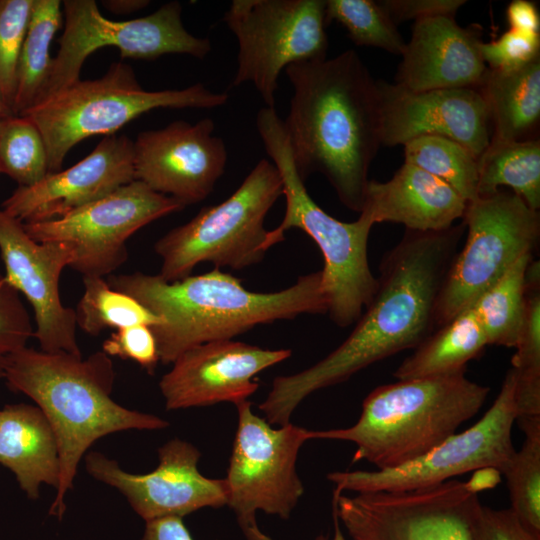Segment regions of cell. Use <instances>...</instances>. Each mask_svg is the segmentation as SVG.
Instances as JSON below:
<instances>
[{
    "label": "cell",
    "mask_w": 540,
    "mask_h": 540,
    "mask_svg": "<svg viewBox=\"0 0 540 540\" xmlns=\"http://www.w3.org/2000/svg\"><path fill=\"white\" fill-rule=\"evenodd\" d=\"M463 221L439 231H405L380 264L375 294L350 335L326 357L294 374L274 378L259 410L271 425H285L312 393L407 349L433 331L439 292L460 249Z\"/></svg>",
    "instance_id": "obj_1"
},
{
    "label": "cell",
    "mask_w": 540,
    "mask_h": 540,
    "mask_svg": "<svg viewBox=\"0 0 540 540\" xmlns=\"http://www.w3.org/2000/svg\"><path fill=\"white\" fill-rule=\"evenodd\" d=\"M293 94L283 124L302 179L323 174L341 203L360 213L381 143L377 81L355 50L285 68Z\"/></svg>",
    "instance_id": "obj_2"
},
{
    "label": "cell",
    "mask_w": 540,
    "mask_h": 540,
    "mask_svg": "<svg viewBox=\"0 0 540 540\" xmlns=\"http://www.w3.org/2000/svg\"><path fill=\"white\" fill-rule=\"evenodd\" d=\"M107 281L164 320L150 327L163 364L173 363L192 347L232 339L258 325L328 311L321 270L300 276L288 288L265 293L247 290L239 278L217 268L174 282L142 272Z\"/></svg>",
    "instance_id": "obj_3"
},
{
    "label": "cell",
    "mask_w": 540,
    "mask_h": 540,
    "mask_svg": "<svg viewBox=\"0 0 540 540\" xmlns=\"http://www.w3.org/2000/svg\"><path fill=\"white\" fill-rule=\"evenodd\" d=\"M115 377L113 361L102 350L83 358L25 347L7 363L3 379L9 389L31 398L56 436L59 481L50 515L62 518L79 464L97 440L116 432L169 426L157 415L115 402L111 397Z\"/></svg>",
    "instance_id": "obj_4"
},
{
    "label": "cell",
    "mask_w": 540,
    "mask_h": 540,
    "mask_svg": "<svg viewBox=\"0 0 540 540\" xmlns=\"http://www.w3.org/2000/svg\"><path fill=\"white\" fill-rule=\"evenodd\" d=\"M465 372L378 386L364 399L354 425L309 430V440L354 443L353 463L366 460L377 469L401 466L441 444L479 412L490 388Z\"/></svg>",
    "instance_id": "obj_5"
},
{
    "label": "cell",
    "mask_w": 540,
    "mask_h": 540,
    "mask_svg": "<svg viewBox=\"0 0 540 540\" xmlns=\"http://www.w3.org/2000/svg\"><path fill=\"white\" fill-rule=\"evenodd\" d=\"M256 127L280 174L286 205L281 223L268 232L266 248L283 241L289 229L305 232L323 255L321 271L330 319L339 327L353 325L377 289L378 280L368 261V240L374 224L361 213L355 221H340L312 199L296 169L283 119L275 108H261Z\"/></svg>",
    "instance_id": "obj_6"
},
{
    "label": "cell",
    "mask_w": 540,
    "mask_h": 540,
    "mask_svg": "<svg viewBox=\"0 0 540 540\" xmlns=\"http://www.w3.org/2000/svg\"><path fill=\"white\" fill-rule=\"evenodd\" d=\"M228 101L202 83L184 89L147 91L132 67L111 64L94 80H78L36 103L22 114L39 129L47 149L49 173L60 171L73 146L94 135H113L143 113L159 108L213 109Z\"/></svg>",
    "instance_id": "obj_7"
},
{
    "label": "cell",
    "mask_w": 540,
    "mask_h": 540,
    "mask_svg": "<svg viewBox=\"0 0 540 540\" xmlns=\"http://www.w3.org/2000/svg\"><path fill=\"white\" fill-rule=\"evenodd\" d=\"M282 192L277 168L261 159L227 199L203 207L155 243L162 261L158 275L174 282L190 276L203 262L233 270L261 262L268 251L265 218Z\"/></svg>",
    "instance_id": "obj_8"
},
{
    "label": "cell",
    "mask_w": 540,
    "mask_h": 540,
    "mask_svg": "<svg viewBox=\"0 0 540 540\" xmlns=\"http://www.w3.org/2000/svg\"><path fill=\"white\" fill-rule=\"evenodd\" d=\"M466 238L456 253L435 307L436 329L471 307L540 239L539 211L508 190L467 202Z\"/></svg>",
    "instance_id": "obj_9"
},
{
    "label": "cell",
    "mask_w": 540,
    "mask_h": 540,
    "mask_svg": "<svg viewBox=\"0 0 540 540\" xmlns=\"http://www.w3.org/2000/svg\"><path fill=\"white\" fill-rule=\"evenodd\" d=\"M325 6L326 0H233L224 14L238 42L233 85L251 83L275 108L287 66L326 58Z\"/></svg>",
    "instance_id": "obj_10"
},
{
    "label": "cell",
    "mask_w": 540,
    "mask_h": 540,
    "mask_svg": "<svg viewBox=\"0 0 540 540\" xmlns=\"http://www.w3.org/2000/svg\"><path fill=\"white\" fill-rule=\"evenodd\" d=\"M514 389L515 373L510 368L493 404L470 428L401 466L335 471L327 479L338 493L404 492L434 486L484 467L496 468L503 474L516 452L512 440L516 420Z\"/></svg>",
    "instance_id": "obj_11"
},
{
    "label": "cell",
    "mask_w": 540,
    "mask_h": 540,
    "mask_svg": "<svg viewBox=\"0 0 540 540\" xmlns=\"http://www.w3.org/2000/svg\"><path fill=\"white\" fill-rule=\"evenodd\" d=\"M63 7L65 27L60 48L38 102L78 81L86 58L105 46L118 48L123 58L143 60L167 54L203 59L211 51L208 38L194 36L184 27L178 1H170L147 16L127 21L105 18L94 0H65Z\"/></svg>",
    "instance_id": "obj_12"
},
{
    "label": "cell",
    "mask_w": 540,
    "mask_h": 540,
    "mask_svg": "<svg viewBox=\"0 0 540 540\" xmlns=\"http://www.w3.org/2000/svg\"><path fill=\"white\" fill-rule=\"evenodd\" d=\"M238 421L229 459L227 505L238 524L262 511L287 520L304 494L296 464L309 430L291 422L272 427L248 400L235 404Z\"/></svg>",
    "instance_id": "obj_13"
},
{
    "label": "cell",
    "mask_w": 540,
    "mask_h": 540,
    "mask_svg": "<svg viewBox=\"0 0 540 540\" xmlns=\"http://www.w3.org/2000/svg\"><path fill=\"white\" fill-rule=\"evenodd\" d=\"M465 482L450 479L404 492H333V509L353 540H472L480 506Z\"/></svg>",
    "instance_id": "obj_14"
},
{
    "label": "cell",
    "mask_w": 540,
    "mask_h": 540,
    "mask_svg": "<svg viewBox=\"0 0 540 540\" xmlns=\"http://www.w3.org/2000/svg\"><path fill=\"white\" fill-rule=\"evenodd\" d=\"M176 199L134 180L60 218L23 223L37 242H62L75 250L70 267L83 277H106L127 260V240L139 229L183 209Z\"/></svg>",
    "instance_id": "obj_15"
},
{
    "label": "cell",
    "mask_w": 540,
    "mask_h": 540,
    "mask_svg": "<svg viewBox=\"0 0 540 540\" xmlns=\"http://www.w3.org/2000/svg\"><path fill=\"white\" fill-rule=\"evenodd\" d=\"M201 453L188 441L174 438L158 449V466L151 472L135 474L101 452L85 457L88 474L117 489L131 508L146 521L184 517L202 508L227 505L225 479H212L198 469Z\"/></svg>",
    "instance_id": "obj_16"
},
{
    "label": "cell",
    "mask_w": 540,
    "mask_h": 540,
    "mask_svg": "<svg viewBox=\"0 0 540 540\" xmlns=\"http://www.w3.org/2000/svg\"><path fill=\"white\" fill-rule=\"evenodd\" d=\"M0 255L7 282L33 308V336L40 350L82 356L76 336L75 310L62 304L59 281L75 259L74 248L62 242H37L24 224L0 210Z\"/></svg>",
    "instance_id": "obj_17"
},
{
    "label": "cell",
    "mask_w": 540,
    "mask_h": 540,
    "mask_svg": "<svg viewBox=\"0 0 540 540\" xmlns=\"http://www.w3.org/2000/svg\"><path fill=\"white\" fill-rule=\"evenodd\" d=\"M214 130V122L204 118L140 132L133 141L135 180L184 207L203 201L223 175L228 158Z\"/></svg>",
    "instance_id": "obj_18"
},
{
    "label": "cell",
    "mask_w": 540,
    "mask_h": 540,
    "mask_svg": "<svg viewBox=\"0 0 540 540\" xmlns=\"http://www.w3.org/2000/svg\"><path fill=\"white\" fill-rule=\"evenodd\" d=\"M381 143L404 145L426 135L451 139L478 160L491 139L485 101L476 88L414 92L378 80Z\"/></svg>",
    "instance_id": "obj_19"
},
{
    "label": "cell",
    "mask_w": 540,
    "mask_h": 540,
    "mask_svg": "<svg viewBox=\"0 0 540 540\" xmlns=\"http://www.w3.org/2000/svg\"><path fill=\"white\" fill-rule=\"evenodd\" d=\"M291 355L290 349H266L232 339L192 347L176 358L159 381L165 408L235 405L247 400L259 387L253 378Z\"/></svg>",
    "instance_id": "obj_20"
},
{
    "label": "cell",
    "mask_w": 540,
    "mask_h": 540,
    "mask_svg": "<svg viewBox=\"0 0 540 540\" xmlns=\"http://www.w3.org/2000/svg\"><path fill=\"white\" fill-rule=\"evenodd\" d=\"M134 142L126 135L104 137L84 159L40 182L18 188L3 211L22 223L60 218L135 180Z\"/></svg>",
    "instance_id": "obj_21"
},
{
    "label": "cell",
    "mask_w": 540,
    "mask_h": 540,
    "mask_svg": "<svg viewBox=\"0 0 540 540\" xmlns=\"http://www.w3.org/2000/svg\"><path fill=\"white\" fill-rule=\"evenodd\" d=\"M479 28L462 27L455 17L437 16L414 22L395 77L404 89L476 88L487 66Z\"/></svg>",
    "instance_id": "obj_22"
},
{
    "label": "cell",
    "mask_w": 540,
    "mask_h": 540,
    "mask_svg": "<svg viewBox=\"0 0 540 540\" xmlns=\"http://www.w3.org/2000/svg\"><path fill=\"white\" fill-rule=\"evenodd\" d=\"M466 206L467 201L450 185L404 162L390 180L368 181L360 213L373 224L399 223L407 230L426 232L454 225Z\"/></svg>",
    "instance_id": "obj_23"
},
{
    "label": "cell",
    "mask_w": 540,
    "mask_h": 540,
    "mask_svg": "<svg viewBox=\"0 0 540 540\" xmlns=\"http://www.w3.org/2000/svg\"><path fill=\"white\" fill-rule=\"evenodd\" d=\"M0 464L14 474L20 489L30 499L39 497L43 484L56 489L58 444L38 406L16 403L0 409Z\"/></svg>",
    "instance_id": "obj_24"
},
{
    "label": "cell",
    "mask_w": 540,
    "mask_h": 540,
    "mask_svg": "<svg viewBox=\"0 0 540 540\" xmlns=\"http://www.w3.org/2000/svg\"><path fill=\"white\" fill-rule=\"evenodd\" d=\"M490 119V143L532 139L540 119V58L520 68L488 69L476 87Z\"/></svg>",
    "instance_id": "obj_25"
},
{
    "label": "cell",
    "mask_w": 540,
    "mask_h": 540,
    "mask_svg": "<svg viewBox=\"0 0 540 540\" xmlns=\"http://www.w3.org/2000/svg\"><path fill=\"white\" fill-rule=\"evenodd\" d=\"M488 345L472 307L433 331L394 371L398 380L436 377L466 370Z\"/></svg>",
    "instance_id": "obj_26"
},
{
    "label": "cell",
    "mask_w": 540,
    "mask_h": 540,
    "mask_svg": "<svg viewBox=\"0 0 540 540\" xmlns=\"http://www.w3.org/2000/svg\"><path fill=\"white\" fill-rule=\"evenodd\" d=\"M515 349V421L521 428L540 422V263L534 259L526 271L525 310Z\"/></svg>",
    "instance_id": "obj_27"
},
{
    "label": "cell",
    "mask_w": 540,
    "mask_h": 540,
    "mask_svg": "<svg viewBox=\"0 0 540 540\" xmlns=\"http://www.w3.org/2000/svg\"><path fill=\"white\" fill-rule=\"evenodd\" d=\"M61 22L59 0H33L17 67L14 115L22 114L40 99L53 63L51 43Z\"/></svg>",
    "instance_id": "obj_28"
},
{
    "label": "cell",
    "mask_w": 540,
    "mask_h": 540,
    "mask_svg": "<svg viewBox=\"0 0 540 540\" xmlns=\"http://www.w3.org/2000/svg\"><path fill=\"white\" fill-rule=\"evenodd\" d=\"M508 187L526 204L540 208V141L532 138L489 143L478 159V196Z\"/></svg>",
    "instance_id": "obj_29"
},
{
    "label": "cell",
    "mask_w": 540,
    "mask_h": 540,
    "mask_svg": "<svg viewBox=\"0 0 540 540\" xmlns=\"http://www.w3.org/2000/svg\"><path fill=\"white\" fill-rule=\"evenodd\" d=\"M533 254L522 256L472 304L488 345L515 348L525 310L526 271Z\"/></svg>",
    "instance_id": "obj_30"
},
{
    "label": "cell",
    "mask_w": 540,
    "mask_h": 540,
    "mask_svg": "<svg viewBox=\"0 0 540 540\" xmlns=\"http://www.w3.org/2000/svg\"><path fill=\"white\" fill-rule=\"evenodd\" d=\"M84 291L75 310L76 323L87 334L105 329L145 325L160 326L164 320L132 296L115 290L102 277H83Z\"/></svg>",
    "instance_id": "obj_31"
},
{
    "label": "cell",
    "mask_w": 540,
    "mask_h": 540,
    "mask_svg": "<svg viewBox=\"0 0 540 540\" xmlns=\"http://www.w3.org/2000/svg\"><path fill=\"white\" fill-rule=\"evenodd\" d=\"M405 163L450 185L467 202L478 197V160L459 143L440 136H420L404 145Z\"/></svg>",
    "instance_id": "obj_32"
},
{
    "label": "cell",
    "mask_w": 540,
    "mask_h": 540,
    "mask_svg": "<svg viewBox=\"0 0 540 540\" xmlns=\"http://www.w3.org/2000/svg\"><path fill=\"white\" fill-rule=\"evenodd\" d=\"M326 24L336 21L342 25L357 46L383 49L402 55L406 42L397 25L391 20L379 1L326 0Z\"/></svg>",
    "instance_id": "obj_33"
},
{
    "label": "cell",
    "mask_w": 540,
    "mask_h": 540,
    "mask_svg": "<svg viewBox=\"0 0 540 540\" xmlns=\"http://www.w3.org/2000/svg\"><path fill=\"white\" fill-rule=\"evenodd\" d=\"M0 167L21 187L40 182L47 174L48 156L36 125L23 115L4 119L0 132Z\"/></svg>",
    "instance_id": "obj_34"
},
{
    "label": "cell",
    "mask_w": 540,
    "mask_h": 540,
    "mask_svg": "<svg viewBox=\"0 0 540 540\" xmlns=\"http://www.w3.org/2000/svg\"><path fill=\"white\" fill-rule=\"evenodd\" d=\"M525 441L503 474L511 510L532 533L540 536V427L524 432Z\"/></svg>",
    "instance_id": "obj_35"
},
{
    "label": "cell",
    "mask_w": 540,
    "mask_h": 540,
    "mask_svg": "<svg viewBox=\"0 0 540 540\" xmlns=\"http://www.w3.org/2000/svg\"><path fill=\"white\" fill-rule=\"evenodd\" d=\"M32 3L33 0H0V100L11 110L18 61Z\"/></svg>",
    "instance_id": "obj_36"
},
{
    "label": "cell",
    "mask_w": 540,
    "mask_h": 540,
    "mask_svg": "<svg viewBox=\"0 0 540 540\" xmlns=\"http://www.w3.org/2000/svg\"><path fill=\"white\" fill-rule=\"evenodd\" d=\"M34 330L30 315L13 288L0 272V379L12 355L27 347Z\"/></svg>",
    "instance_id": "obj_37"
},
{
    "label": "cell",
    "mask_w": 540,
    "mask_h": 540,
    "mask_svg": "<svg viewBox=\"0 0 540 540\" xmlns=\"http://www.w3.org/2000/svg\"><path fill=\"white\" fill-rule=\"evenodd\" d=\"M480 51L488 69L514 70L540 58V35L509 28L496 40L482 42Z\"/></svg>",
    "instance_id": "obj_38"
},
{
    "label": "cell",
    "mask_w": 540,
    "mask_h": 540,
    "mask_svg": "<svg viewBox=\"0 0 540 540\" xmlns=\"http://www.w3.org/2000/svg\"><path fill=\"white\" fill-rule=\"evenodd\" d=\"M102 351L110 357L132 360L149 374L154 373L160 362L154 334L145 325L117 329L103 342Z\"/></svg>",
    "instance_id": "obj_39"
},
{
    "label": "cell",
    "mask_w": 540,
    "mask_h": 540,
    "mask_svg": "<svg viewBox=\"0 0 540 540\" xmlns=\"http://www.w3.org/2000/svg\"><path fill=\"white\" fill-rule=\"evenodd\" d=\"M472 540H540L511 509H493L480 504L471 526Z\"/></svg>",
    "instance_id": "obj_40"
},
{
    "label": "cell",
    "mask_w": 540,
    "mask_h": 540,
    "mask_svg": "<svg viewBox=\"0 0 540 540\" xmlns=\"http://www.w3.org/2000/svg\"><path fill=\"white\" fill-rule=\"evenodd\" d=\"M391 20L398 25L407 20L415 22L437 16L455 17L464 0H381Z\"/></svg>",
    "instance_id": "obj_41"
},
{
    "label": "cell",
    "mask_w": 540,
    "mask_h": 540,
    "mask_svg": "<svg viewBox=\"0 0 540 540\" xmlns=\"http://www.w3.org/2000/svg\"><path fill=\"white\" fill-rule=\"evenodd\" d=\"M510 29L540 35V14L537 5L528 0H514L506 9Z\"/></svg>",
    "instance_id": "obj_42"
},
{
    "label": "cell",
    "mask_w": 540,
    "mask_h": 540,
    "mask_svg": "<svg viewBox=\"0 0 540 540\" xmlns=\"http://www.w3.org/2000/svg\"><path fill=\"white\" fill-rule=\"evenodd\" d=\"M141 540H194L182 517L167 516L146 521Z\"/></svg>",
    "instance_id": "obj_43"
},
{
    "label": "cell",
    "mask_w": 540,
    "mask_h": 540,
    "mask_svg": "<svg viewBox=\"0 0 540 540\" xmlns=\"http://www.w3.org/2000/svg\"><path fill=\"white\" fill-rule=\"evenodd\" d=\"M501 481V473L493 467H484L472 472L471 478L465 482L466 488L478 494L481 491L492 489Z\"/></svg>",
    "instance_id": "obj_44"
},
{
    "label": "cell",
    "mask_w": 540,
    "mask_h": 540,
    "mask_svg": "<svg viewBox=\"0 0 540 540\" xmlns=\"http://www.w3.org/2000/svg\"><path fill=\"white\" fill-rule=\"evenodd\" d=\"M333 523H334V533L331 540H345V537L342 533L341 527H340V521L339 518L333 509ZM240 528L242 529L245 538L247 540H272L269 536H267L265 533H263L260 528L257 525L256 520L239 524ZM316 540H328L327 537L324 535H319Z\"/></svg>",
    "instance_id": "obj_45"
},
{
    "label": "cell",
    "mask_w": 540,
    "mask_h": 540,
    "mask_svg": "<svg viewBox=\"0 0 540 540\" xmlns=\"http://www.w3.org/2000/svg\"><path fill=\"white\" fill-rule=\"evenodd\" d=\"M148 0H103L102 6L112 13L123 15L131 14L144 9L149 5Z\"/></svg>",
    "instance_id": "obj_46"
},
{
    "label": "cell",
    "mask_w": 540,
    "mask_h": 540,
    "mask_svg": "<svg viewBox=\"0 0 540 540\" xmlns=\"http://www.w3.org/2000/svg\"><path fill=\"white\" fill-rule=\"evenodd\" d=\"M12 115H14L12 110L0 100V119H5Z\"/></svg>",
    "instance_id": "obj_47"
},
{
    "label": "cell",
    "mask_w": 540,
    "mask_h": 540,
    "mask_svg": "<svg viewBox=\"0 0 540 540\" xmlns=\"http://www.w3.org/2000/svg\"><path fill=\"white\" fill-rule=\"evenodd\" d=\"M6 119V118H5ZM4 119H0V132L3 125ZM2 173L1 167H0V174Z\"/></svg>",
    "instance_id": "obj_48"
}]
</instances>
